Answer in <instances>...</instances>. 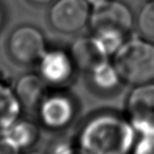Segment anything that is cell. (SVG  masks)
Returning <instances> with one entry per match:
<instances>
[{"label":"cell","mask_w":154,"mask_h":154,"mask_svg":"<svg viewBox=\"0 0 154 154\" xmlns=\"http://www.w3.org/2000/svg\"><path fill=\"white\" fill-rule=\"evenodd\" d=\"M135 130L116 114L98 115L88 121L78 137L79 154H129L135 145Z\"/></svg>","instance_id":"cell-1"},{"label":"cell","mask_w":154,"mask_h":154,"mask_svg":"<svg viewBox=\"0 0 154 154\" xmlns=\"http://www.w3.org/2000/svg\"><path fill=\"white\" fill-rule=\"evenodd\" d=\"M121 80L134 86L151 83L154 80V44L147 39L126 40L113 55Z\"/></svg>","instance_id":"cell-2"},{"label":"cell","mask_w":154,"mask_h":154,"mask_svg":"<svg viewBox=\"0 0 154 154\" xmlns=\"http://www.w3.org/2000/svg\"><path fill=\"white\" fill-rule=\"evenodd\" d=\"M136 20L130 7L120 0H109L103 5L92 9L89 26L93 33L116 32L127 36Z\"/></svg>","instance_id":"cell-3"},{"label":"cell","mask_w":154,"mask_h":154,"mask_svg":"<svg viewBox=\"0 0 154 154\" xmlns=\"http://www.w3.org/2000/svg\"><path fill=\"white\" fill-rule=\"evenodd\" d=\"M128 121L143 136H154V84L133 89L126 103Z\"/></svg>","instance_id":"cell-4"},{"label":"cell","mask_w":154,"mask_h":154,"mask_svg":"<svg viewBox=\"0 0 154 154\" xmlns=\"http://www.w3.org/2000/svg\"><path fill=\"white\" fill-rule=\"evenodd\" d=\"M91 12L86 0H55L49 11V21L57 31L70 34L89 25Z\"/></svg>","instance_id":"cell-5"},{"label":"cell","mask_w":154,"mask_h":154,"mask_svg":"<svg viewBox=\"0 0 154 154\" xmlns=\"http://www.w3.org/2000/svg\"><path fill=\"white\" fill-rule=\"evenodd\" d=\"M8 51L11 58L18 63H34L47 51L45 38L37 27L21 26L10 34Z\"/></svg>","instance_id":"cell-6"},{"label":"cell","mask_w":154,"mask_h":154,"mask_svg":"<svg viewBox=\"0 0 154 154\" xmlns=\"http://www.w3.org/2000/svg\"><path fill=\"white\" fill-rule=\"evenodd\" d=\"M40 120L45 127L60 130L66 127L74 117V104L63 94L45 96L38 106Z\"/></svg>","instance_id":"cell-7"},{"label":"cell","mask_w":154,"mask_h":154,"mask_svg":"<svg viewBox=\"0 0 154 154\" xmlns=\"http://www.w3.org/2000/svg\"><path fill=\"white\" fill-rule=\"evenodd\" d=\"M39 63V75L46 84H66L73 74L74 63L69 54L60 49L46 51Z\"/></svg>","instance_id":"cell-8"},{"label":"cell","mask_w":154,"mask_h":154,"mask_svg":"<svg viewBox=\"0 0 154 154\" xmlns=\"http://www.w3.org/2000/svg\"><path fill=\"white\" fill-rule=\"evenodd\" d=\"M69 55L78 69L91 72L100 63L108 60V55L94 35L82 36L72 43Z\"/></svg>","instance_id":"cell-9"},{"label":"cell","mask_w":154,"mask_h":154,"mask_svg":"<svg viewBox=\"0 0 154 154\" xmlns=\"http://www.w3.org/2000/svg\"><path fill=\"white\" fill-rule=\"evenodd\" d=\"M14 91L22 107L35 109L46 96V83L40 75L26 74L20 77Z\"/></svg>","instance_id":"cell-10"},{"label":"cell","mask_w":154,"mask_h":154,"mask_svg":"<svg viewBox=\"0 0 154 154\" xmlns=\"http://www.w3.org/2000/svg\"><path fill=\"white\" fill-rule=\"evenodd\" d=\"M1 133L2 137L10 141L20 150L32 146L38 139L37 127L27 120L18 119Z\"/></svg>","instance_id":"cell-11"},{"label":"cell","mask_w":154,"mask_h":154,"mask_svg":"<svg viewBox=\"0 0 154 154\" xmlns=\"http://www.w3.org/2000/svg\"><path fill=\"white\" fill-rule=\"evenodd\" d=\"M22 108L15 91L0 82V132L19 119Z\"/></svg>","instance_id":"cell-12"},{"label":"cell","mask_w":154,"mask_h":154,"mask_svg":"<svg viewBox=\"0 0 154 154\" xmlns=\"http://www.w3.org/2000/svg\"><path fill=\"white\" fill-rule=\"evenodd\" d=\"M93 83L103 91H109L117 87L121 80L113 63L106 60L98 66L91 72Z\"/></svg>","instance_id":"cell-13"},{"label":"cell","mask_w":154,"mask_h":154,"mask_svg":"<svg viewBox=\"0 0 154 154\" xmlns=\"http://www.w3.org/2000/svg\"><path fill=\"white\" fill-rule=\"evenodd\" d=\"M136 25L144 38H154V0H150L141 8L136 20Z\"/></svg>","instance_id":"cell-14"},{"label":"cell","mask_w":154,"mask_h":154,"mask_svg":"<svg viewBox=\"0 0 154 154\" xmlns=\"http://www.w3.org/2000/svg\"><path fill=\"white\" fill-rule=\"evenodd\" d=\"M132 154H154V136H143L135 143Z\"/></svg>","instance_id":"cell-15"},{"label":"cell","mask_w":154,"mask_h":154,"mask_svg":"<svg viewBox=\"0 0 154 154\" xmlns=\"http://www.w3.org/2000/svg\"><path fill=\"white\" fill-rule=\"evenodd\" d=\"M0 154H20V149L4 137H0Z\"/></svg>","instance_id":"cell-16"},{"label":"cell","mask_w":154,"mask_h":154,"mask_svg":"<svg viewBox=\"0 0 154 154\" xmlns=\"http://www.w3.org/2000/svg\"><path fill=\"white\" fill-rule=\"evenodd\" d=\"M86 1L89 5L91 6L92 9H94V8L103 5L104 3H106L107 1H109V0H86Z\"/></svg>","instance_id":"cell-17"},{"label":"cell","mask_w":154,"mask_h":154,"mask_svg":"<svg viewBox=\"0 0 154 154\" xmlns=\"http://www.w3.org/2000/svg\"><path fill=\"white\" fill-rule=\"evenodd\" d=\"M34 4H37V5H47V4H51L55 1V0H28Z\"/></svg>","instance_id":"cell-18"},{"label":"cell","mask_w":154,"mask_h":154,"mask_svg":"<svg viewBox=\"0 0 154 154\" xmlns=\"http://www.w3.org/2000/svg\"><path fill=\"white\" fill-rule=\"evenodd\" d=\"M2 22H3V13H2L1 8H0V26L2 25Z\"/></svg>","instance_id":"cell-19"},{"label":"cell","mask_w":154,"mask_h":154,"mask_svg":"<svg viewBox=\"0 0 154 154\" xmlns=\"http://www.w3.org/2000/svg\"><path fill=\"white\" fill-rule=\"evenodd\" d=\"M26 154H41V153H39V152H37V151H30V152H27V153H26Z\"/></svg>","instance_id":"cell-20"}]
</instances>
